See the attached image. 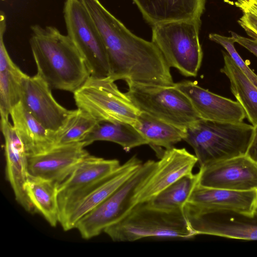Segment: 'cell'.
Instances as JSON below:
<instances>
[{"mask_svg": "<svg viewBox=\"0 0 257 257\" xmlns=\"http://www.w3.org/2000/svg\"><path fill=\"white\" fill-rule=\"evenodd\" d=\"M209 39L221 45L226 50L237 66L257 87V75L250 69L235 50L234 46V43H235L234 39L232 36L227 37L216 33L210 34Z\"/></svg>", "mask_w": 257, "mask_h": 257, "instance_id": "cell-29", "label": "cell"}, {"mask_svg": "<svg viewBox=\"0 0 257 257\" xmlns=\"http://www.w3.org/2000/svg\"><path fill=\"white\" fill-rule=\"evenodd\" d=\"M109 77L90 75L73 93L77 108L97 121H121L134 125L140 111Z\"/></svg>", "mask_w": 257, "mask_h": 257, "instance_id": "cell-8", "label": "cell"}, {"mask_svg": "<svg viewBox=\"0 0 257 257\" xmlns=\"http://www.w3.org/2000/svg\"><path fill=\"white\" fill-rule=\"evenodd\" d=\"M152 26L164 22L201 20L206 0H133Z\"/></svg>", "mask_w": 257, "mask_h": 257, "instance_id": "cell-21", "label": "cell"}, {"mask_svg": "<svg viewBox=\"0 0 257 257\" xmlns=\"http://www.w3.org/2000/svg\"><path fill=\"white\" fill-rule=\"evenodd\" d=\"M224 65L220 71L230 83V89L243 107L246 117L253 126L257 125V87L247 78L227 52L222 51Z\"/></svg>", "mask_w": 257, "mask_h": 257, "instance_id": "cell-25", "label": "cell"}, {"mask_svg": "<svg viewBox=\"0 0 257 257\" xmlns=\"http://www.w3.org/2000/svg\"><path fill=\"white\" fill-rule=\"evenodd\" d=\"M142 164L141 160L134 156L120 165L78 203L61 225L63 230L68 231L75 228L80 219L114 192L139 169Z\"/></svg>", "mask_w": 257, "mask_h": 257, "instance_id": "cell-19", "label": "cell"}, {"mask_svg": "<svg viewBox=\"0 0 257 257\" xmlns=\"http://www.w3.org/2000/svg\"><path fill=\"white\" fill-rule=\"evenodd\" d=\"M90 15L105 45L113 81L173 86L170 67L152 41L132 33L99 0H80Z\"/></svg>", "mask_w": 257, "mask_h": 257, "instance_id": "cell-1", "label": "cell"}, {"mask_svg": "<svg viewBox=\"0 0 257 257\" xmlns=\"http://www.w3.org/2000/svg\"><path fill=\"white\" fill-rule=\"evenodd\" d=\"M83 142L56 146L38 155L28 156L29 175L60 185L89 153Z\"/></svg>", "mask_w": 257, "mask_h": 257, "instance_id": "cell-14", "label": "cell"}, {"mask_svg": "<svg viewBox=\"0 0 257 257\" xmlns=\"http://www.w3.org/2000/svg\"><path fill=\"white\" fill-rule=\"evenodd\" d=\"M201 20L172 21L152 26V42L170 67L182 75H197L203 58L199 39Z\"/></svg>", "mask_w": 257, "mask_h": 257, "instance_id": "cell-5", "label": "cell"}, {"mask_svg": "<svg viewBox=\"0 0 257 257\" xmlns=\"http://www.w3.org/2000/svg\"><path fill=\"white\" fill-rule=\"evenodd\" d=\"M235 42L243 46L257 57V40L240 36L234 32H230Z\"/></svg>", "mask_w": 257, "mask_h": 257, "instance_id": "cell-31", "label": "cell"}, {"mask_svg": "<svg viewBox=\"0 0 257 257\" xmlns=\"http://www.w3.org/2000/svg\"><path fill=\"white\" fill-rule=\"evenodd\" d=\"M5 139L6 178L13 190L16 200L30 213L35 212L25 190L28 179V155L24 145L9 119H1Z\"/></svg>", "mask_w": 257, "mask_h": 257, "instance_id": "cell-17", "label": "cell"}, {"mask_svg": "<svg viewBox=\"0 0 257 257\" xmlns=\"http://www.w3.org/2000/svg\"><path fill=\"white\" fill-rule=\"evenodd\" d=\"M187 202L202 211H232L252 216L257 204V190H230L206 187L198 183Z\"/></svg>", "mask_w": 257, "mask_h": 257, "instance_id": "cell-18", "label": "cell"}, {"mask_svg": "<svg viewBox=\"0 0 257 257\" xmlns=\"http://www.w3.org/2000/svg\"><path fill=\"white\" fill-rule=\"evenodd\" d=\"M174 85L190 100L201 119L223 122H241L245 111L237 101L218 95L198 86L195 82L184 80Z\"/></svg>", "mask_w": 257, "mask_h": 257, "instance_id": "cell-15", "label": "cell"}, {"mask_svg": "<svg viewBox=\"0 0 257 257\" xmlns=\"http://www.w3.org/2000/svg\"><path fill=\"white\" fill-rule=\"evenodd\" d=\"M13 125L26 149L28 156L44 153L54 147L47 130L20 101L11 109Z\"/></svg>", "mask_w": 257, "mask_h": 257, "instance_id": "cell-22", "label": "cell"}, {"mask_svg": "<svg viewBox=\"0 0 257 257\" xmlns=\"http://www.w3.org/2000/svg\"><path fill=\"white\" fill-rule=\"evenodd\" d=\"M64 18L67 35L84 58L91 76L107 77L110 66L101 35L80 0H65Z\"/></svg>", "mask_w": 257, "mask_h": 257, "instance_id": "cell-9", "label": "cell"}, {"mask_svg": "<svg viewBox=\"0 0 257 257\" xmlns=\"http://www.w3.org/2000/svg\"><path fill=\"white\" fill-rule=\"evenodd\" d=\"M59 184L29 175L25 185L26 194L35 212L40 213L52 227L59 223Z\"/></svg>", "mask_w": 257, "mask_h": 257, "instance_id": "cell-24", "label": "cell"}, {"mask_svg": "<svg viewBox=\"0 0 257 257\" xmlns=\"http://www.w3.org/2000/svg\"><path fill=\"white\" fill-rule=\"evenodd\" d=\"M183 210L196 236L212 235L244 240H257V214L248 216L232 211H204L186 202Z\"/></svg>", "mask_w": 257, "mask_h": 257, "instance_id": "cell-11", "label": "cell"}, {"mask_svg": "<svg viewBox=\"0 0 257 257\" xmlns=\"http://www.w3.org/2000/svg\"><path fill=\"white\" fill-rule=\"evenodd\" d=\"M98 122L84 110H72L58 130L49 131L54 147L82 142Z\"/></svg>", "mask_w": 257, "mask_h": 257, "instance_id": "cell-27", "label": "cell"}, {"mask_svg": "<svg viewBox=\"0 0 257 257\" xmlns=\"http://www.w3.org/2000/svg\"><path fill=\"white\" fill-rule=\"evenodd\" d=\"M6 17L0 14V112L1 119H9L11 109L21 101L22 83L27 75L11 58L6 49L4 36Z\"/></svg>", "mask_w": 257, "mask_h": 257, "instance_id": "cell-20", "label": "cell"}, {"mask_svg": "<svg viewBox=\"0 0 257 257\" xmlns=\"http://www.w3.org/2000/svg\"><path fill=\"white\" fill-rule=\"evenodd\" d=\"M120 165L116 159H105L90 154L80 162L58 187L60 225L78 203Z\"/></svg>", "mask_w": 257, "mask_h": 257, "instance_id": "cell-10", "label": "cell"}, {"mask_svg": "<svg viewBox=\"0 0 257 257\" xmlns=\"http://www.w3.org/2000/svg\"><path fill=\"white\" fill-rule=\"evenodd\" d=\"M113 241H134L145 238L188 239L196 235L183 209H165L149 202L137 204L122 218L103 231Z\"/></svg>", "mask_w": 257, "mask_h": 257, "instance_id": "cell-3", "label": "cell"}, {"mask_svg": "<svg viewBox=\"0 0 257 257\" xmlns=\"http://www.w3.org/2000/svg\"><path fill=\"white\" fill-rule=\"evenodd\" d=\"M254 213L255 214H257V204H256V207L255 208Z\"/></svg>", "mask_w": 257, "mask_h": 257, "instance_id": "cell-34", "label": "cell"}, {"mask_svg": "<svg viewBox=\"0 0 257 257\" xmlns=\"http://www.w3.org/2000/svg\"><path fill=\"white\" fill-rule=\"evenodd\" d=\"M198 160L185 148L165 150L157 166L142 188L137 204L151 201L183 176L192 173Z\"/></svg>", "mask_w": 257, "mask_h": 257, "instance_id": "cell-16", "label": "cell"}, {"mask_svg": "<svg viewBox=\"0 0 257 257\" xmlns=\"http://www.w3.org/2000/svg\"><path fill=\"white\" fill-rule=\"evenodd\" d=\"M253 126L243 122L200 119L185 129L183 139L193 149L200 167L246 154Z\"/></svg>", "mask_w": 257, "mask_h": 257, "instance_id": "cell-4", "label": "cell"}, {"mask_svg": "<svg viewBox=\"0 0 257 257\" xmlns=\"http://www.w3.org/2000/svg\"><path fill=\"white\" fill-rule=\"evenodd\" d=\"M52 89L38 74L24 78L21 102L48 131L55 132L65 121L72 110L60 105L53 97Z\"/></svg>", "mask_w": 257, "mask_h": 257, "instance_id": "cell-13", "label": "cell"}, {"mask_svg": "<svg viewBox=\"0 0 257 257\" xmlns=\"http://www.w3.org/2000/svg\"><path fill=\"white\" fill-rule=\"evenodd\" d=\"M198 183V174L185 175L148 201L160 208L173 210L183 209L195 186Z\"/></svg>", "mask_w": 257, "mask_h": 257, "instance_id": "cell-28", "label": "cell"}, {"mask_svg": "<svg viewBox=\"0 0 257 257\" xmlns=\"http://www.w3.org/2000/svg\"><path fill=\"white\" fill-rule=\"evenodd\" d=\"M30 45L38 74L50 88L74 93L91 75L68 35L54 26L31 27Z\"/></svg>", "mask_w": 257, "mask_h": 257, "instance_id": "cell-2", "label": "cell"}, {"mask_svg": "<svg viewBox=\"0 0 257 257\" xmlns=\"http://www.w3.org/2000/svg\"><path fill=\"white\" fill-rule=\"evenodd\" d=\"M246 155L257 163V125L253 126L251 142Z\"/></svg>", "mask_w": 257, "mask_h": 257, "instance_id": "cell-33", "label": "cell"}, {"mask_svg": "<svg viewBox=\"0 0 257 257\" xmlns=\"http://www.w3.org/2000/svg\"><path fill=\"white\" fill-rule=\"evenodd\" d=\"M105 141L116 143L126 152L144 145L147 140L130 123L121 121H99L82 142L85 147L95 141Z\"/></svg>", "mask_w": 257, "mask_h": 257, "instance_id": "cell-26", "label": "cell"}, {"mask_svg": "<svg viewBox=\"0 0 257 257\" xmlns=\"http://www.w3.org/2000/svg\"><path fill=\"white\" fill-rule=\"evenodd\" d=\"M135 127L147 140L148 145L155 150L160 158L164 151L174 147V145L183 140L185 129L162 119L147 113L140 111Z\"/></svg>", "mask_w": 257, "mask_h": 257, "instance_id": "cell-23", "label": "cell"}, {"mask_svg": "<svg viewBox=\"0 0 257 257\" xmlns=\"http://www.w3.org/2000/svg\"><path fill=\"white\" fill-rule=\"evenodd\" d=\"M238 24L248 36L257 40V16L250 13H243L237 21Z\"/></svg>", "mask_w": 257, "mask_h": 257, "instance_id": "cell-30", "label": "cell"}, {"mask_svg": "<svg viewBox=\"0 0 257 257\" xmlns=\"http://www.w3.org/2000/svg\"><path fill=\"white\" fill-rule=\"evenodd\" d=\"M198 184L235 191L257 190V163L246 155L200 167Z\"/></svg>", "mask_w": 257, "mask_h": 257, "instance_id": "cell-12", "label": "cell"}, {"mask_svg": "<svg viewBox=\"0 0 257 257\" xmlns=\"http://www.w3.org/2000/svg\"><path fill=\"white\" fill-rule=\"evenodd\" d=\"M234 5L242 13H250L257 16V0H236Z\"/></svg>", "mask_w": 257, "mask_h": 257, "instance_id": "cell-32", "label": "cell"}, {"mask_svg": "<svg viewBox=\"0 0 257 257\" xmlns=\"http://www.w3.org/2000/svg\"><path fill=\"white\" fill-rule=\"evenodd\" d=\"M157 166L154 160L143 163L114 192L80 219L75 228L81 237L89 239L96 236L122 218L136 205L139 193Z\"/></svg>", "mask_w": 257, "mask_h": 257, "instance_id": "cell-6", "label": "cell"}, {"mask_svg": "<svg viewBox=\"0 0 257 257\" xmlns=\"http://www.w3.org/2000/svg\"><path fill=\"white\" fill-rule=\"evenodd\" d=\"M126 83L125 94L140 111L185 129L201 119L189 98L174 85Z\"/></svg>", "mask_w": 257, "mask_h": 257, "instance_id": "cell-7", "label": "cell"}]
</instances>
